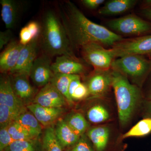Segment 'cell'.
I'll return each mask as SVG.
<instances>
[{
    "instance_id": "1",
    "label": "cell",
    "mask_w": 151,
    "mask_h": 151,
    "mask_svg": "<svg viewBox=\"0 0 151 151\" xmlns=\"http://www.w3.org/2000/svg\"><path fill=\"white\" fill-rule=\"evenodd\" d=\"M60 17L72 48L90 43L112 46L124 39L121 36L87 18L72 2L60 5Z\"/></svg>"
},
{
    "instance_id": "2",
    "label": "cell",
    "mask_w": 151,
    "mask_h": 151,
    "mask_svg": "<svg viewBox=\"0 0 151 151\" xmlns=\"http://www.w3.org/2000/svg\"><path fill=\"white\" fill-rule=\"evenodd\" d=\"M39 45L43 54L51 58L62 55L76 57L61 20L50 10L43 15Z\"/></svg>"
},
{
    "instance_id": "3",
    "label": "cell",
    "mask_w": 151,
    "mask_h": 151,
    "mask_svg": "<svg viewBox=\"0 0 151 151\" xmlns=\"http://www.w3.org/2000/svg\"><path fill=\"white\" fill-rule=\"evenodd\" d=\"M111 75L119 122L122 126H124L129 122L140 100L141 92L122 73L113 70Z\"/></svg>"
},
{
    "instance_id": "4",
    "label": "cell",
    "mask_w": 151,
    "mask_h": 151,
    "mask_svg": "<svg viewBox=\"0 0 151 151\" xmlns=\"http://www.w3.org/2000/svg\"><path fill=\"white\" fill-rule=\"evenodd\" d=\"M113 70L135 79H142L151 71V60L141 55H129L114 60Z\"/></svg>"
},
{
    "instance_id": "5",
    "label": "cell",
    "mask_w": 151,
    "mask_h": 151,
    "mask_svg": "<svg viewBox=\"0 0 151 151\" xmlns=\"http://www.w3.org/2000/svg\"><path fill=\"white\" fill-rule=\"evenodd\" d=\"M111 49L114 58L129 55H150L151 54V35L124 39Z\"/></svg>"
},
{
    "instance_id": "6",
    "label": "cell",
    "mask_w": 151,
    "mask_h": 151,
    "mask_svg": "<svg viewBox=\"0 0 151 151\" xmlns=\"http://www.w3.org/2000/svg\"><path fill=\"white\" fill-rule=\"evenodd\" d=\"M84 60L96 70H107L114 58L111 49H106L97 43H90L81 47Z\"/></svg>"
},
{
    "instance_id": "7",
    "label": "cell",
    "mask_w": 151,
    "mask_h": 151,
    "mask_svg": "<svg viewBox=\"0 0 151 151\" xmlns=\"http://www.w3.org/2000/svg\"><path fill=\"white\" fill-rule=\"evenodd\" d=\"M107 25L113 31L126 35H141L151 29L149 23L135 15L111 20Z\"/></svg>"
},
{
    "instance_id": "8",
    "label": "cell",
    "mask_w": 151,
    "mask_h": 151,
    "mask_svg": "<svg viewBox=\"0 0 151 151\" xmlns=\"http://www.w3.org/2000/svg\"><path fill=\"white\" fill-rule=\"evenodd\" d=\"M51 57L43 54L37 57L31 68L29 77L39 87H43L49 83L54 75L51 69Z\"/></svg>"
},
{
    "instance_id": "9",
    "label": "cell",
    "mask_w": 151,
    "mask_h": 151,
    "mask_svg": "<svg viewBox=\"0 0 151 151\" xmlns=\"http://www.w3.org/2000/svg\"><path fill=\"white\" fill-rule=\"evenodd\" d=\"M39 37L33 40L29 43L24 45L21 50L15 67L9 74H24L29 76L31 68L37 57Z\"/></svg>"
},
{
    "instance_id": "10",
    "label": "cell",
    "mask_w": 151,
    "mask_h": 151,
    "mask_svg": "<svg viewBox=\"0 0 151 151\" xmlns=\"http://www.w3.org/2000/svg\"><path fill=\"white\" fill-rule=\"evenodd\" d=\"M0 104L6 105L14 111L21 113L28 110L24 103L14 92L9 75L8 73H2L1 76Z\"/></svg>"
},
{
    "instance_id": "11",
    "label": "cell",
    "mask_w": 151,
    "mask_h": 151,
    "mask_svg": "<svg viewBox=\"0 0 151 151\" xmlns=\"http://www.w3.org/2000/svg\"><path fill=\"white\" fill-rule=\"evenodd\" d=\"M66 100L65 97L50 82L36 94L33 103L52 108H62Z\"/></svg>"
},
{
    "instance_id": "12",
    "label": "cell",
    "mask_w": 151,
    "mask_h": 151,
    "mask_svg": "<svg viewBox=\"0 0 151 151\" xmlns=\"http://www.w3.org/2000/svg\"><path fill=\"white\" fill-rule=\"evenodd\" d=\"M51 69L54 73L79 75L84 73L85 68L76 57L62 55L56 57Z\"/></svg>"
},
{
    "instance_id": "13",
    "label": "cell",
    "mask_w": 151,
    "mask_h": 151,
    "mask_svg": "<svg viewBox=\"0 0 151 151\" xmlns=\"http://www.w3.org/2000/svg\"><path fill=\"white\" fill-rule=\"evenodd\" d=\"M11 84L14 92L23 102L33 100L36 96L35 90L29 80V76L24 74H9Z\"/></svg>"
},
{
    "instance_id": "14",
    "label": "cell",
    "mask_w": 151,
    "mask_h": 151,
    "mask_svg": "<svg viewBox=\"0 0 151 151\" xmlns=\"http://www.w3.org/2000/svg\"><path fill=\"white\" fill-rule=\"evenodd\" d=\"M24 45L17 40L12 41L0 55V70L2 73H10L15 67Z\"/></svg>"
},
{
    "instance_id": "15",
    "label": "cell",
    "mask_w": 151,
    "mask_h": 151,
    "mask_svg": "<svg viewBox=\"0 0 151 151\" xmlns=\"http://www.w3.org/2000/svg\"><path fill=\"white\" fill-rule=\"evenodd\" d=\"M1 16L7 29L15 27L23 9L22 2L16 0H1Z\"/></svg>"
},
{
    "instance_id": "16",
    "label": "cell",
    "mask_w": 151,
    "mask_h": 151,
    "mask_svg": "<svg viewBox=\"0 0 151 151\" xmlns=\"http://www.w3.org/2000/svg\"><path fill=\"white\" fill-rule=\"evenodd\" d=\"M26 107L44 126H50L53 124L62 115L63 111L62 108H48L34 103Z\"/></svg>"
},
{
    "instance_id": "17",
    "label": "cell",
    "mask_w": 151,
    "mask_h": 151,
    "mask_svg": "<svg viewBox=\"0 0 151 151\" xmlns=\"http://www.w3.org/2000/svg\"><path fill=\"white\" fill-rule=\"evenodd\" d=\"M108 70H96V73L88 81L87 86L89 94L95 96L103 95L112 86V72Z\"/></svg>"
},
{
    "instance_id": "18",
    "label": "cell",
    "mask_w": 151,
    "mask_h": 151,
    "mask_svg": "<svg viewBox=\"0 0 151 151\" xmlns=\"http://www.w3.org/2000/svg\"><path fill=\"white\" fill-rule=\"evenodd\" d=\"M57 139L63 149L72 147L77 142L80 136L73 132L64 120L59 119L54 129Z\"/></svg>"
},
{
    "instance_id": "19",
    "label": "cell",
    "mask_w": 151,
    "mask_h": 151,
    "mask_svg": "<svg viewBox=\"0 0 151 151\" xmlns=\"http://www.w3.org/2000/svg\"><path fill=\"white\" fill-rule=\"evenodd\" d=\"M95 151H106L109 142L110 131L108 127H99L90 129L87 133Z\"/></svg>"
},
{
    "instance_id": "20",
    "label": "cell",
    "mask_w": 151,
    "mask_h": 151,
    "mask_svg": "<svg viewBox=\"0 0 151 151\" xmlns=\"http://www.w3.org/2000/svg\"><path fill=\"white\" fill-rule=\"evenodd\" d=\"M137 3L135 0H111L99 9L98 13L102 15H114L124 13L132 8Z\"/></svg>"
},
{
    "instance_id": "21",
    "label": "cell",
    "mask_w": 151,
    "mask_h": 151,
    "mask_svg": "<svg viewBox=\"0 0 151 151\" xmlns=\"http://www.w3.org/2000/svg\"><path fill=\"white\" fill-rule=\"evenodd\" d=\"M25 130L35 139H37L42 133L41 124L30 111H25L16 120Z\"/></svg>"
},
{
    "instance_id": "22",
    "label": "cell",
    "mask_w": 151,
    "mask_h": 151,
    "mask_svg": "<svg viewBox=\"0 0 151 151\" xmlns=\"http://www.w3.org/2000/svg\"><path fill=\"white\" fill-rule=\"evenodd\" d=\"M79 76L78 75L54 73L50 82L65 97L66 101L70 105L73 104V101L68 94L69 86L72 80Z\"/></svg>"
},
{
    "instance_id": "23",
    "label": "cell",
    "mask_w": 151,
    "mask_h": 151,
    "mask_svg": "<svg viewBox=\"0 0 151 151\" xmlns=\"http://www.w3.org/2000/svg\"><path fill=\"white\" fill-rule=\"evenodd\" d=\"M41 147V151H63L52 127H48L45 131Z\"/></svg>"
},
{
    "instance_id": "24",
    "label": "cell",
    "mask_w": 151,
    "mask_h": 151,
    "mask_svg": "<svg viewBox=\"0 0 151 151\" xmlns=\"http://www.w3.org/2000/svg\"><path fill=\"white\" fill-rule=\"evenodd\" d=\"M64 121L73 132L80 137L84 135L88 128V123L83 115L77 113L67 116Z\"/></svg>"
},
{
    "instance_id": "25",
    "label": "cell",
    "mask_w": 151,
    "mask_h": 151,
    "mask_svg": "<svg viewBox=\"0 0 151 151\" xmlns=\"http://www.w3.org/2000/svg\"><path fill=\"white\" fill-rule=\"evenodd\" d=\"M151 132V118H145L138 122L122 136V139L131 137H145Z\"/></svg>"
},
{
    "instance_id": "26",
    "label": "cell",
    "mask_w": 151,
    "mask_h": 151,
    "mask_svg": "<svg viewBox=\"0 0 151 151\" xmlns=\"http://www.w3.org/2000/svg\"><path fill=\"white\" fill-rule=\"evenodd\" d=\"M68 94L73 101L83 100L89 94L87 86L80 81V76L71 81L68 89Z\"/></svg>"
},
{
    "instance_id": "27",
    "label": "cell",
    "mask_w": 151,
    "mask_h": 151,
    "mask_svg": "<svg viewBox=\"0 0 151 151\" xmlns=\"http://www.w3.org/2000/svg\"><path fill=\"white\" fill-rule=\"evenodd\" d=\"M3 151H41L37 139L14 141Z\"/></svg>"
},
{
    "instance_id": "28",
    "label": "cell",
    "mask_w": 151,
    "mask_h": 151,
    "mask_svg": "<svg viewBox=\"0 0 151 151\" xmlns=\"http://www.w3.org/2000/svg\"><path fill=\"white\" fill-rule=\"evenodd\" d=\"M89 121L94 124H99L107 121L110 117L109 112L102 105H97L90 108L87 112Z\"/></svg>"
},
{
    "instance_id": "29",
    "label": "cell",
    "mask_w": 151,
    "mask_h": 151,
    "mask_svg": "<svg viewBox=\"0 0 151 151\" xmlns=\"http://www.w3.org/2000/svg\"><path fill=\"white\" fill-rule=\"evenodd\" d=\"M7 128L14 141L37 139L33 137L26 130L16 121L9 125Z\"/></svg>"
},
{
    "instance_id": "30",
    "label": "cell",
    "mask_w": 151,
    "mask_h": 151,
    "mask_svg": "<svg viewBox=\"0 0 151 151\" xmlns=\"http://www.w3.org/2000/svg\"><path fill=\"white\" fill-rule=\"evenodd\" d=\"M22 113L14 111L6 105L0 104V126L6 127L15 122Z\"/></svg>"
},
{
    "instance_id": "31",
    "label": "cell",
    "mask_w": 151,
    "mask_h": 151,
    "mask_svg": "<svg viewBox=\"0 0 151 151\" xmlns=\"http://www.w3.org/2000/svg\"><path fill=\"white\" fill-rule=\"evenodd\" d=\"M70 151H95L90 140L84 135L81 136L77 142L70 148Z\"/></svg>"
},
{
    "instance_id": "32",
    "label": "cell",
    "mask_w": 151,
    "mask_h": 151,
    "mask_svg": "<svg viewBox=\"0 0 151 151\" xmlns=\"http://www.w3.org/2000/svg\"><path fill=\"white\" fill-rule=\"evenodd\" d=\"M6 127L1 128L0 130V151H3L14 142Z\"/></svg>"
},
{
    "instance_id": "33",
    "label": "cell",
    "mask_w": 151,
    "mask_h": 151,
    "mask_svg": "<svg viewBox=\"0 0 151 151\" xmlns=\"http://www.w3.org/2000/svg\"><path fill=\"white\" fill-rule=\"evenodd\" d=\"M12 29H7L0 32V50H2L12 41L13 36Z\"/></svg>"
},
{
    "instance_id": "34",
    "label": "cell",
    "mask_w": 151,
    "mask_h": 151,
    "mask_svg": "<svg viewBox=\"0 0 151 151\" xmlns=\"http://www.w3.org/2000/svg\"><path fill=\"white\" fill-rule=\"evenodd\" d=\"M33 40L32 36L26 26L23 27L19 32L20 43L25 45L29 43Z\"/></svg>"
},
{
    "instance_id": "35",
    "label": "cell",
    "mask_w": 151,
    "mask_h": 151,
    "mask_svg": "<svg viewBox=\"0 0 151 151\" xmlns=\"http://www.w3.org/2000/svg\"><path fill=\"white\" fill-rule=\"evenodd\" d=\"M29 32L32 36L33 39L39 37L41 32V25L35 21H31L27 25Z\"/></svg>"
},
{
    "instance_id": "36",
    "label": "cell",
    "mask_w": 151,
    "mask_h": 151,
    "mask_svg": "<svg viewBox=\"0 0 151 151\" xmlns=\"http://www.w3.org/2000/svg\"><path fill=\"white\" fill-rule=\"evenodd\" d=\"M105 2L104 0H83L81 2L87 8L95 9Z\"/></svg>"
},
{
    "instance_id": "37",
    "label": "cell",
    "mask_w": 151,
    "mask_h": 151,
    "mask_svg": "<svg viewBox=\"0 0 151 151\" xmlns=\"http://www.w3.org/2000/svg\"><path fill=\"white\" fill-rule=\"evenodd\" d=\"M145 114V118H151V100H149L146 103Z\"/></svg>"
},
{
    "instance_id": "38",
    "label": "cell",
    "mask_w": 151,
    "mask_h": 151,
    "mask_svg": "<svg viewBox=\"0 0 151 151\" xmlns=\"http://www.w3.org/2000/svg\"><path fill=\"white\" fill-rule=\"evenodd\" d=\"M141 12L144 17L151 21V9H143Z\"/></svg>"
},
{
    "instance_id": "39",
    "label": "cell",
    "mask_w": 151,
    "mask_h": 151,
    "mask_svg": "<svg viewBox=\"0 0 151 151\" xmlns=\"http://www.w3.org/2000/svg\"><path fill=\"white\" fill-rule=\"evenodd\" d=\"M144 9H151V0H145L143 1Z\"/></svg>"
},
{
    "instance_id": "40",
    "label": "cell",
    "mask_w": 151,
    "mask_h": 151,
    "mask_svg": "<svg viewBox=\"0 0 151 151\" xmlns=\"http://www.w3.org/2000/svg\"><path fill=\"white\" fill-rule=\"evenodd\" d=\"M147 97L149 100H151V84L150 85L148 91L147 96Z\"/></svg>"
},
{
    "instance_id": "41",
    "label": "cell",
    "mask_w": 151,
    "mask_h": 151,
    "mask_svg": "<svg viewBox=\"0 0 151 151\" xmlns=\"http://www.w3.org/2000/svg\"><path fill=\"white\" fill-rule=\"evenodd\" d=\"M150 59L151 60V54L150 55Z\"/></svg>"
}]
</instances>
